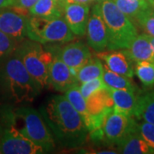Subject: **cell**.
I'll list each match as a JSON object with an SVG mask.
<instances>
[{
	"label": "cell",
	"mask_w": 154,
	"mask_h": 154,
	"mask_svg": "<svg viewBox=\"0 0 154 154\" xmlns=\"http://www.w3.org/2000/svg\"><path fill=\"white\" fill-rule=\"evenodd\" d=\"M116 5L120 11L125 14L131 21L138 15L147 9L150 5L147 0H113Z\"/></svg>",
	"instance_id": "obj_24"
},
{
	"label": "cell",
	"mask_w": 154,
	"mask_h": 154,
	"mask_svg": "<svg viewBox=\"0 0 154 154\" xmlns=\"http://www.w3.org/2000/svg\"><path fill=\"white\" fill-rule=\"evenodd\" d=\"M22 63L30 75L40 85L42 89L50 84L49 69L53 55L45 50L40 43L30 38H24L16 47Z\"/></svg>",
	"instance_id": "obj_5"
},
{
	"label": "cell",
	"mask_w": 154,
	"mask_h": 154,
	"mask_svg": "<svg viewBox=\"0 0 154 154\" xmlns=\"http://www.w3.org/2000/svg\"><path fill=\"white\" fill-rule=\"evenodd\" d=\"M127 52L134 63L139 62H152L154 63V52L149 36L141 33L134 38L126 49Z\"/></svg>",
	"instance_id": "obj_17"
},
{
	"label": "cell",
	"mask_w": 154,
	"mask_h": 154,
	"mask_svg": "<svg viewBox=\"0 0 154 154\" xmlns=\"http://www.w3.org/2000/svg\"><path fill=\"white\" fill-rule=\"evenodd\" d=\"M89 16V5L66 4L64 6L63 18L75 36L83 37L86 34Z\"/></svg>",
	"instance_id": "obj_12"
},
{
	"label": "cell",
	"mask_w": 154,
	"mask_h": 154,
	"mask_svg": "<svg viewBox=\"0 0 154 154\" xmlns=\"http://www.w3.org/2000/svg\"><path fill=\"white\" fill-rule=\"evenodd\" d=\"M18 128L22 134L42 147L45 152H53L56 143L39 111L28 106L14 108Z\"/></svg>",
	"instance_id": "obj_6"
},
{
	"label": "cell",
	"mask_w": 154,
	"mask_h": 154,
	"mask_svg": "<svg viewBox=\"0 0 154 154\" xmlns=\"http://www.w3.org/2000/svg\"><path fill=\"white\" fill-rule=\"evenodd\" d=\"M147 2L149 3V5L154 9V0H147Z\"/></svg>",
	"instance_id": "obj_36"
},
{
	"label": "cell",
	"mask_w": 154,
	"mask_h": 154,
	"mask_svg": "<svg viewBox=\"0 0 154 154\" xmlns=\"http://www.w3.org/2000/svg\"><path fill=\"white\" fill-rule=\"evenodd\" d=\"M100 60L104 61L106 67L111 71L132 78L134 74V62L126 50H110V51L98 52Z\"/></svg>",
	"instance_id": "obj_13"
},
{
	"label": "cell",
	"mask_w": 154,
	"mask_h": 154,
	"mask_svg": "<svg viewBox=\"0 0 154 154\" xmlns=\"http://www.w3.org/2000/svg\"><path fill=\"white\" fill-rule=\"evenodd\" d=\"M134 116L154 124V91L138 96Z\"/></svg>",
	"instance_id": "obj_21"
},
{
	"label": "cell",
	"mask_w": 154,
	"mask_h": 154,
	"mask_svg": "<svg viewBox=\"0 0 154 154\" xmlns=\"http://www.w3.org/2000/svg\"><path fill=\"white\" fill-rule=\"evenodd\" d=\"M55 1H57V3H59L61 5H63V7L65 6V2H64V0H55Z\"/></svg>",
	"instance_id": "obj_35"
},
{
	"label": "cell",
	"mask_w": 154,
	"mask_h": 154,
	"mask_svg": "<svg viewBox=\"0 0 154 154\" xmlns=\"http://www.w3.org/2000/svg\"><path fill=\"white\" fill-rule=\"evenodd\" d=\"M64 7L55 0H38L32 8L29 9L30 17L42 18L63 17Z\"/></svg>",
	"instance_id": "obj_19"
},
{
	"label": "cell",
	"mask_w": 154,
	"mask_h": 154,
	"mask_svg": "<svg viewBox=\"0 0 154 154\" xmlns=\"http://www.w3.org/2000/svg\"><path fill=\"white\" fill-rule=\"evenodd\" d=\"M52 55L53 59L49 69L50 84H51V86L57 91L65 93L73 85L78 83L76 77L72 74L69 68L58 56L56 54Z\"/></svg>",
	"instance_id": "obj_14"
},
{
	"label": "cell",
	"mask_w": 154,
	"mask_h": 154,
	"mask_svg": "<svg viewBox=\"0 0 154 154\" xmlns=\"http://www.w3.org/2000/svg\"><path fill=\"white\" fill-rule=\"evenodd\" d=\"M29 16L19 13L12 8L0 9V31L14 38L17 43L27 37Z\"/></svg>",
	"instance_id": "obj_11"
},
{
	"label": "cell",
	"mask_w": 154,
	"mask_h": 154,
	"mask_svg": "<svg viewBox=\"0 0 154 154\" xmlns=\"http://www.w3.org/2000/svg\"><path fill=\"white\" fill-rule=\"evenodd\" d=\"M106 88L107 87L104 82V81L102 80V78H95L88 82L82 83V86L80 87V91L86 99L94 93L97 92L98 90Z\"/></svg>",
	"instance_id": "obj_27"
},
{
	"label": "cell",
	"mask_w": 154,
	"mask_h": 154,
	"mask_svg": "<svg viewBox=\"0 0 154 154\" xmlns=\"http://www.w3.org/2000/svg\"><path fill=\"white\" fill-rule=\"evenodd\" d=\"M98 3L107 29L108 49H127L138 35L137 28L113 0H99Z\"/></svg>",
	"instance_id": "obj_3"
},
{
	"label": "cell",
	"mask_w": 154,
	"mask_h": 154,
	"mask_svg": "<svg viewBox=\"0 0 154 154\" xmlns=\"http://www.w3.org/2000/svg\"><path fill=\"white\" fill-rule=\"evenodd\" d=\"M119 153L125 154H151L154 151L143 140L137 129L135 122L127 135L116 144Z\"/></svg>",
	"instance_id": "obj_16"
},
{
	"label": "cell",
	"mask_w": 154,
	"mask_h": 154,
	"mask_svg": "<svg viewBox=\"0 0 154 154\" xmlns=\"http://www.w3.org/2000/svg\"><path fill=\"white\" fill-rule=\"evenodd\" d=\"M27 37L40 44H66L75 39L63 17L42 18L28 17Z\"/></svg>",
	"instance_id": "obj_7"
},
{
	"label": "cell",
	"mask_w": 154,
	"mask_h": 154,
	"mask_svg": "<svg viewBox=\"0 0 154 154\" xmlns=\"http://www.w3.org/2000/svg\"><path fill=\"white\" fill-rule=\"evenodd\" d=\"M93 0H64L66 4H83V5H89Z\"/></svg>",
	"instance_id": "obj_32"
},
{
	"label": "cell",
	"mask_w": 154,
	"mask_h": 154,
	"mask_svg": "<svg viewBox=\"0 0 154 154\" xmlns=\"http://www.w3.org/2000/svg\"><path fill=\"white\" fill-rule=\"evenodd\" d=\"M151 7H152V6H151ZM151 11H152V15H153V16H154V9H153V8H152V7L151 8Z\"/></svg>",
	"instance_id": "obj_37"
},
{
	"label": "cell",
	"mask_w": 154,
	"mask_h": 154,
	"mask_svg": "<svg viewBox=\"0 0 154 154\" xmlns=\"http://www.w3.org/2000/svg\"><path fill=\"white\" fill-rule=\"evenodd\" d=\"M134 73L145 87L154 86V63L139 62L134 67Z\"/></svg>",
	"instance_id": "obj_26"
},
{
	"label": "cell",
	"mask_w": 154,
	"mask_h": 154,
	"mask_svg": "<svg viewBox=\"0 0 154 154\" xmlns=\"http://www.w3.org/2000/svg\"><path fill=\"white\" fill-rule=\"evenodd\" d=\"M56 144L76 148L86 142L88 130L81 115L65 96L54 95L39 109Z\"/></svg>",
	"instance_id": "obj_1"
},
{
	"label": "cell",
	"mask_w": 154,
	"mask_h": 154,
	"mask_svg": "<svg viewBox=\"0 0 154 154\" xmlns=\"http://www.w3.org/2000/svg\"><path fill=\"white\" fill-rule=\"evenodd\" d=\"M52 54H56L69 68L71 73L76 77L77 72L92 57L90 48L82 41L71 42L58 48H48Z\"/></svg>",
	"instance_id": "obj_8"
},
{
	"label": "cell",
	"mask_w": 154,
	"mask_h": 154,
	"mask_svg": "<svg viewBox=\"0 0 154 154\" xmlns=\"http://www.w3.org/2000/svg\"><path fill=\"white\" fill-rule=\"evenodd\" d=\"M130 79L131 78L129 77L111 71L107 67L104 66L102 80L104 81L107 88L117 90H128L136 93L137 87Z\"/></svg>",
	"instance_id": "obj_20"
},
{
	"label": "cell",
	"mask_w": 154,
	"mask_h": 154,
	"mask_svg": "<svg viewBox=\"0 0 154 154\" xmlns=\"http://www.w3.org/2000/svg\"><path fill=\"white\" fill-rule=\"evenodd\" d=\"M17 42L7 34L0 31V61L16 49Z\"/></svg>",
	"instance_id": "obj_29"
},
{
	"label": "cell",
	"mask_w": 154,
	"mask_h": 154,
	"mask_svg": "<svg viewBox=\"0 0 154 154\" xmlns=\"http://www.w3.org/2000/svg\"><path fill=\"white\" fill-rule=\"evenodd\" d=\"M93 1H94V0H93Z\"/></svg>",
	"instance_id": "obj_38"
},
{
	"label": "cell",
	"mask_w": 154,
	"mask_h": 154,
	"mask_svg": "<svg viewBox=\"0 0 154 154\" xmlns=\"http://www.w3.org/2000/svg\"><path fill=\"white\" fill-rule=\"evenodd\" d=\"M86 104L89 118L100 116L106 117L114 109V102L108 88L94 93L86 99Z\"/></svg>",
	"instance_id": "obj_15"
},
{
	"label": "cell",
	"mask_w": 154,
	"mask_h": 154,
	"mask_svg": "<svg viewBox=\"0 0 154 154\" xmlns=\"http://www.w3.org/2000/svg\"><path fill=\"white\" fill-rule=\"evenodd\" d=\"M137 129L144 140L154 151V124L146 122L137 123Z\"/></svg>",
	"instance_id": "obj_28"
},
{
	"label": "cell",
	"mask_w": 154,
	"mask_h": 154,
	"mask_svg": "<svg viewBox=\"0 0 154 154\" xmlns=\"http://www.w3.org/2000/svg\"><path fill=\"white\" fill-rule=\"evenodd\" d=\"M104 73V65L98 57H91L77 72L76 80L78 82L83 83L95 78H102Z\"/></svg>",
	"instance_id": "obj_23"
},
{
	"label": "cell",
	"mask_w": 154,
	"mask_h": 154,
	"mask_svg": "<svg viewBox=\"0 0 154 154\" xmlns=\"http://www.w3.org/2000/svg\"><path fill=\"white\" fill-rule=\"evenodd\" d=\"M149 40H150V42H151V45H152V50H153L154 52V37L149 36Z\"/></svg>",
	"instance_id": "obj_34"
},
{
	"label": "cell",
	"mask_w": 154,
	"mask_h": 154,
	"mask_svg": "<svg viewBox=\"0 0 154 154\" xmlns=\"http://www.w3.org/2000/svg\"><path fill=\"white\" fill-rule=\"evenodd\" d=\"M41 90L22 63L17 50L0 61V97L6 104L32 103Z\"/></svg>",
	"instance_id": "obj_2"
},
{
	"label": "cell",
	"mask_w": 154,
	"mask_h": 154,
	"mask_svg": "<svg viewBox=\"0 0 154 154\" xmlns=\"http://www.w3.org/2000/svg\"><path fill=\"white\" fill-rule=\"evenodd\" d=\"M135 122L134 116L111 111L106 116L103 124V131L107 143L116 145L127 135Z\"/></svg>",
	"instance_id": "obj_10"
},
{
	"label": "cell",
	"mask_w": 154,
	"mask_h": 154,
	"mask_svg": "<svg viewBox=\"0 0 154 154\" xmlns=\"http://www.w3.org/2000/svg\"><path fill=\"white\" fill-rule=\"evenodd\" d=\"M151 5L141 11L132 22L136 28H139L145 34L154 37V16L151 11Z\"/></svg>",
	"instance_id": "obj_25"
},
{
	"label": "cell",
	"mask_w": 154,
	"mask_h": 154,
	"mask_svg": "<svg viewBox=\"0 0 154 154\" xmlns=\"http://www.w3.org/2000/svg\"><path fill=\"white\" fill-rule=\"evenodd\" d=\"M109 91L114 102L113 110L134 116L138 101V96L135 93L128 90H117L111 88H109Z\"/></svg>",
	"instance_id": "obj_18"
},
{
	"label": "cell",
	"mask_w": 154,
	"mask_h": 154,
	"mask_svg": "<svg viewBox=\"0 0 154 154\" xmlns=\"http://www.w3.org/2000/svg\"><path fill=\"white\" fill-rule=\"evenodd\" d=\"M64 96L69 100V102L72 105V106L78 111V113L81 115L85 125L88 128V122H89V114L87 109L86 99L82 96V94L80 91V87L78 83L73 85L71 88H69L64 93Z\"/></svg>",
	"instance_id": "obj_22"
},
{
	"label": "cell",
	"mask_w": 154,
	"mask_h": 154,
	"mask_svg": "<svg viewBox=\"0 0 154 154\" xmlns=\"http://www.w3.org/2000/svg\"><path fill=\"white\" fill-rule=\"evenodd\" d=\"M38 0H15L14 5L11 7L13 10H15L19 13H22L24 15H28V11L30 8H32L33 5L37 2Z\"/></svg>",
	"instance_id": "obj_30"
},
{
	"label": "cell",
	"mask_w": 154,
	"mask_h": 154,
	"mask_svg": "<svg viewBox=\"0 0 154 154\" xmlns=\"http://www.w3.org/2000/svg\"><path fill=\"white\" fill-rule=\"evenodd\" d=\"M0 123L3 128L1 151L4 154H41L42 147L33 143L20 132L14 107L5 104L0 107Z\"/></svg>",
	"instance_id": "obj_4"
},
{
	"label": "cell",
	"mask_w": 154,
	"mask_h": 154,
	"mask_svg": "<svg viewBox=\"0 0 154 154\" xmlns=\"http://www.w3.org/2000/svg\"><path fill=\"white\" fill-rule=\"evenodd\" d=\"M86 35L88 45L94 51L101 52L108 49V33L99 3L92 9L88 18Z\"/></svg>",
	"instance_id": "obj_9"
},
{
	"label": "cell",
	"mask_w": 154,
	"mask_h": 154,
	"mask_svg": "<svg viewBox=\"0 0 154 154\" xmlns=\"http://www.w3.org/2000/svg\"><path fill=\"white\" fill-rule=\"evenodd\" d=\"M15 0H0V9L11 8L14 5Z\"/></svg>",
	"instance_id": "obj_31"
},
{
	"label": "cell",
	"mask_w": 154,
	"mask_h": 154,
	"mask_svg": "<svg viewBox=\"0 0 154 154\" xmlns=\"http://www.w3.org/2000/svg\"><path fill=\"white\" fill-rule=\"evenodd\" d=\"M2 134H3V128L2 125L0 123V153H2V151H1V140H2Z\"/></svg>",
	"instance_id": "obj_33"
}]
</instances>
